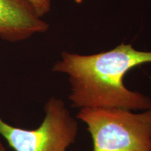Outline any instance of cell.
<instances>
[{"label": "cell", "mask_w": 151, "mask_h": 151, "mask_svg": "<svg viewBox=\"0 0 151 151\" xmlns=\"http://www.w3.org/2000/svg\"><path fill=\"white\" fill-rule=\"evenodd\" d=\"M146 63H151V51L121 43L109 51L89 55L65 51L52 71L69 76V98L73 107L143 111L151 109V99L128 89L123 80L129 70Z\"/></svg>", "instance_id": "cell-1"}, {"label": "cell", "mask_w": 151, "mask_h": 151, "mask_svg": "<svg viewBox=\"0 0 151 151\" xmlns=\"http://www.w3.org/2000/svg\"><path fill=\"white\" fill-rule=\"evenodd\" d=\"M76 118L88 126L93 151H151V109L82 108Z\"/></svg>", "instance_id": "cell-2"}, {"label": "cell", "mask_w": 151, "mask_h": 151, "mask_svg": "<svg viewBox=\"0 0 151 151\" xmlns=\"http://www.w3.org/2000/svg\"><path fill=\"white\" fill-rule=\"evenodd\" d=\"M44 110L45 118L35 129L14 127L0 118V135L15 151H66L75 143L78 122L60 99L50 98Z\"/></svg>", "instance_id": "cell-3"}, {"label": "cell", "mask_w": 151, "mask_h": 151, "mask_svg": "<svg viewBox=\"0 0 151 151\" xmlns=\"http://www.w3.org/2000/svg\"><path fill=\"white\" fill-rule=\"evenodd\" d=\"M48 28L27 0H0V38L3 40L24 41Z\"/></svg>", "instance_id": "cell-4"}, {"label": "cell", "mask_w": 151, "mask_h": 151, "mask_svg": "<svg viewBox=\"0 0 151 151\" xmlns=\"http://www.w3.org/2000/svg\"><path fill=\"white\" fill-rule=\"evenodd\" d=\"M31 4L38 16L43 17L50 10V0H27Z\"/></svg>", "instance_id": "cell-5"}, {"label": "cell", "mask_w": 151, "mask_h": 151, "mask_svg": "<svg viewBox=\"0 0 151 151\" xmlns=\"http://www.w3.org/2000/svg\"><path fill=\"white\" fill-rule=\"evenodd\" d=\"M0 151H6V149L1 141H0Z\"/></svg>", "instance_id": "cell-6"}, {"label": "cell", "mask_w": 151, "mask_h": 151, "mask_svg": "<svg viewBox=\"0 0 151 151\" xmlns=\"http://www.w3.org/2000/svg\"><path fill=\"white\" fill-rule=\"evenodd\" d=\"M74 1H75V2L77 4H81L82 3L83 0H74Z\"/></svg>", "instance_id": "cell-7"}]
</instances>
